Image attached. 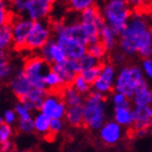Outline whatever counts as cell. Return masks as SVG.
Returning a JSON list of instances; mask_svg holds the SVG:
<instances>
[{"label":"cell","mask_w":152,"mask_h":152,"mask_svg":"<svg viewBox=\"0 0 152 152\" xmlns=\"http://www.w3.org/2000/svg\"><path fill=\"white\" fill-rule=\"evenodd\" d=\"M142 65L145 67V71L147 72V74L152 78V59H146L143 60Z\"/></svg>","instance_id":"obj_38"},{"label":"cell","mask_w":152,"mask_h":152,"mask_svg":"<svg viewBox=\"0 0 152 152\" xmlns=\"http://www.w3.org/2000/svg\"><path fill=\"white\" fill-rule=\"evenodd\" d=\"M9 88L16 98L22 100L32 91L33 86L22 69H18L9 80Z\"/></svg>","instance_id":"obj_10"},{"label":"cell","mask_w":152,"mask_h":152,"mask_svg":"<svg viewBox=\"0 0 152 152\" xmlns=\"http://www.w3.org/2000/svg\"><path fill=\"white\" fill-rule=\"evenodd\" d=\"M14 111H15L16 115L19 117V120H24V118H31L33 117L32 115V110H29L22 101H19L14 107Z\"/></svg>","instance_id":"obj_32"},{"label":"cell","mask_w":152,"mask_h":152,"mask_svg":"<svg viewBox=\"0 0 152 152\" xmlns=\"http://www.w3.org/2000/svg\"><path fill=\"white\" fill-rule=\"evenodd\" d=\"M108 97L100 92L90 91L84 102V126L89 129H101L105 121V102Z\"/></svg>","instance_id":"obj_1"},{"label":"cell","mask_w":152,"mask_h":152,"mask_svg":"<svg viewBox=\"0 0 152 152\" xmlns=\"http://www.w3.org/2000/svg\"><path fill=\"white\" fill-rule=\"evenodd\" d=\"M147 15L152 19V2H147Z\"/></svg>","instance_id":"obj_40"},{"label":"cell","mask_w":152,"mask_h":152,"mask_svg":"<svg viewBox=\"0 0 152 152\" xmlns=\"http://www.w3.org/2000/svg\"><path fill=\"white\" fill-rule=\"evenodd\" d=\"M138 36H136L128 27L124 29L121 34L120 47L124 53L133 54L137 52V42H138Z\"/></svg>","instance_id":"obj_13"},{"label":"cell","mask_w":152,"mask_h":152,"mask_svg":"<svg viewBox=\"0 0 152 152\" xmlns=\"http://www.w3.org/2000/svg\"><path fill=\"white\" fill-rule=\"evenodd\" d=\"M10 63V54L7 50H0V66Z\"/></svg>","instance_id":"obj_37"},{"label":"cell","mask_w":152,"mask_h":152,"mask_svg":"<svg viewBox=\"0 0 152 152\" xmlns=\"http://www.w3.org/2000/svg\"><path fill=\"white\" fill-rule=\"evenodd\" d=\"M64 128V121L63 118H53L50 122V134L57 135L60 134Z\"/></svg>","instance_id":"obj_36"},{"label":"cell","mask_w":152,"mask_h":152,"mask_svg":"<svg viewBox=\"0 0 152 152\" xmlns=\"http://www.w3.org/2000/svg\"><path fill=\"white\" fill-rule=\"evenodd\" d=\"M65 121L69 125L73 127L83 126L84 125V104L69 107L65 114Z\"/></svg>","instance_id":"obj_17"},{"label":"cell","mask_w":152,"mask_h":152,"mask_svg":"<svg viewBox=\"0 0 152 152\" xmlns=\"http://www.w3.org/2000/svg\"><path fill=\"white\" fill-rule=\"evenodd\" d=\"M1 124H3V118H2V113L0 111V125H1Z\"/></svg>","instance_id":"obj_41"},{"label":"cell","mask_w":152,"mask_h":152,"mask_svg":"<svg viewBox=\"0 0 152 152\" xmlns=\"http://www.w3.org/2000/svg\"><path fill=\"white\" fill-rule=\"evenodd\" d=\"M67 111V105L64 102L62 96L57 92L47 94L40 112L44 113L49 118H63Z\"/></svg>","instance_id":"obj_6"},{"label":"cell","mask_w":152,"mask_h":152,"mask_svg":"<svg viewBox=\"0 0 152 152\" xmlns=\"http://www.w3.org/2000/svg\"><path fill=\"white\" fill-rule=\"evenodd\" d=\"M0 152H3V150H2V148H1V146H0Z\"/></svg>","instance_id":"obj_42"},{"label":"cell","mask_w":152,"mask_h":152,"mask_svg":"<svg viewBox=\"0 0 152 152\" xmlns=\"http://www.w3.org/2000/svg\"><path fill=\"white\" fill-rule=\"evenodd\" d=\"M47 94L48 92L45 91V90L33 88L32 91L29 92L25 98L22 99V100H20V101H22L23 103H24L29 110H32V111H34V110H39V111H40V109H41V107H42V103H44L45 99H46Z\"/></svg>","instance_id":"obj_14"},{"label":"cell","mask_w":152,"mask_h":152,"mask_svg":"<svg viewBox=\"0 0 152 152\" xmlns=\"http://www.w3.org/2000/svg\"><path fill=\"white\" fill-rule=\"evenodd\" d=\"M33 21L24 16H13L11 21L13 32V46L18 49H26L28 35L33 26Z\"/></svg>","instance_id":"obj_7"},{"label":"cell","mask_w":152,"mask_h":152,"mask_svg":"<svg viewBox=\"0 0 152 152\" xmlns=\"http://www.w3.org/2000/svg\"><path fill=\"white\" fill-rule=\"evenodd\" d=\"M22 70L25 73V75L27 76V78L29 79L33 88L47 91V87H46V83H45V76H46L48 71L50 70V67L39 56L29 57L25 61Z\"/></svg>","instance_id":"obj_2"},{"label":"cell","mask_w":152,"mask_h":152,"mask_svg":"<svg viewBox=\"0 0 152 152\" xmlns=\"http://www.w3.org/2000/svg\"><path fill=\"white\" fill-rule=\"evenodd\" d=\"M18 129L23 134H32L35 132L34 127V118H24V120H19L16 123Z\"/></svg>","instance_id":"obj_31"},{"label":"cell","mask_w":152,"mask_h":152,"mask_svg":"<svg viewBox=\"0 0 152 152\" xmlns=\"http://www.w3.org/2000/svg\"><path fill=\"white\" fill-rule=\"evenodd\" d=\"M2 118L3 123L7 124V125H10V126H13L19 121V117L16 115L14 109H7V110H4L2 112Z\"/></svg>","instance_id":"obj_34"},{"label":"cell","mask_w":152,"mask_h":152,"mask_svg":"<svg viewBox=\"0 0 152 152\" xmlns=\"http://www.w3.org/2000/svg\"><path fill=\"white\" fill-rule=\"evenodd\" d=\"M113 100L115 109H130V100L123 94H116Z\"/></svg>","instance_id":"obj_35"},{"label":"cell","mask_w":152,"mask_h":152,"mask_svg":"<svg viewBox=\"0 0 152 152\" xmlns=\"http://www.w3.org/2000/svg\"><path fill=\"white\" fill-rule=\"evenodd\" d=\"M61 96L63 98L64 102L69 107H75V105H82L85 102L84 96L80 95L77 90H75L73 86H65L61 90Z\"/></svg>","instance_id":"obj_15"},{"label":"cell","mask_w":152,"mask_h":152,"mask_svg":"<svg viewBox=\"0 0 152 152\" xmlns=\"http://www.w3.org/2000/svg\"><path fill=\"white\" fill-rule=\"evenodd\" d=\"M94 4L95 2L91 0H71L69 2V7L71 8V10L79 13H82L83 11H85L86 9L90 8Z\"/></svg>","instance_id":"obj_30"},{"label":"cell","mask_w":152,"mask_h":152,"mask_svg":"<svg viewBox=\"0 0 152 152\" xmlns=\"http://www.w3.org/2000/svg\"><path fill=\"white\" fill-rule=\"evenodd\" d=\"M45 83H46V87H47V90H51V92H54L57 90H62L64 87L63 82L62 79L60 78V76L58 75L54 71L50 70L48 71L46 76H45Z\"/></svg>","instance_id":"obj_19"},{"label":"cell","mask_w":152,"mask_h":152,"mask_svg":"<svg viewBox=\"0 0 152 152\" xmlns=\"http://www.w3.org/2000/svg\"><path fill=\"white\" fill-rule=\"evenodd\" d=\"M69 60L78 61L87 53V47L78 41L67 37H54Z\"/></svg>","instance_id":"obj_11"},{"label":"cell","mask_w":152,"mask_h":152,"mask_svg":"<svg viewBox=\"0 0 152 152\" xmlns=\"http://www.w3.org/2000/svg\"><path fill=\"white\" fill-rule=\"evenodd\" d=\"M38 56L48 64V65H54V64L63 63L67 60L66 56L64 53L63 49L58 44L56 38H52L45 47H42L38 51Z\"/></svg>","instance_id":"obj_8"},{"label":"cell","mask_w":152,"mask_h":152,"mask_svg":"<svg viewBox=\"0 0 152 152\" xmlns=\"http://www.w3.org/2000/svg\"><path fill=\"white\" fill-rule=\"evenodd\" d=\"M134 15L133 9L126 1L114 0L104 6L103 16L109 22V25L113 24H127L126 21Z\"/></svg>","instance_id":"obj_4"},{"label":"cell","mask_w":152,"mask_h":152,"mask_svg":"<svg viewBox=\"0 0 152 152\" xmlns=\"http://www.w3.org/2000/svg\"><path fill=\"white\" fill-rule=\"evenodd\" d=\"M101 10L99 8L98 4H94L90 8L86 9L85 11H83L80 13V18H79V21L83 23V24H94L96 21V19L98 18L100 14H101Z\"/></svg>","instance_id":"obj_22"},{"label":"cell","mask_w":152,"mask_h":152,"mask_svg":"<svg viewBox=\"0 0 152 152\" xmlns=\"http://www.w3.org/2000/svg\"><path fill=\"white\" fill-rule=\"evenodd\" d=\"M34 127H35V132L39 135H48L50 134V122L51 118L46 116L44 113L38 111L34 115Z\"/></svg>","instance_id":"obj_18"},{"label":"cell","mask_w":152,"mask_h":152,"mask_svg":"<svg viewBox=\"0 0 152 152\" xmlns=\"http://www.w3.org/2000/svg\"><path fill=\"white\" fill-rule=\"evenodd\" d=\"M13 136V127L7 124L0 125V146L2 143L11 140V137Z\"/></svg>","instance_id":"obj_33"},{"label":"cell","mask_w":152,"mask_h":152,"mask_svg":"<svg viewBox=\"0 0 152 152\" xmlns=\"http://www.w3.org/2000/svg\"><path fill=\"white\" fill-rule=\"evenodd\" d=\"M53 10V1L51 0H25L23 15L33 22L45 21Z\"/></svg>","instance_id":"obj_5"},{"label":"cell","mask_w":152,"mask_h":152,"mask_svg":"<svg viewBox=\"0 0 152 152\" xmlns=\"http://www.w3.org/2000/svg\"><path fill=\"white\" fill-rule=\"evenodd\" d=\"M51 70L54 71L58 75L60 76V78L63 82L64 87L65 86H71L73 84L74 79L76 76L80 74V67H79L78 61L69 60L64 61L63 63L54 64L51 66Z\"/></svg>","instance_id":"obj_9"},{"label":"cell","mask_w":152,"mask_h":152,"mask_svg":"<svg viewBox=\"0 0 152 152\" xmlns=\"http://www.w3.org/2000/svg\"><path fill=\"white\" fill-rule=\"evenodd\" d=\"M100 41L103 42V45H104L105 48H107L108 50H111L112 48L115 46L114 34L111 31V28L109 27L108 24L102 28L101 33H100Z\"/></svg>","instance_id":"obj_25"},{"label":"cell","mask_w":152,"mask_h":152,"mask_svg":"<svg viewBox=\"0 0 152 152\" xmlns=\"http://www.w3.org/2000/svg\"><path fill=\"white\" fill-rule=\"evenodd\" d=\"M12 11L9 9L7 3L2 0H0V28L8 23H11L13 19Z\"/></svg>","instance_id":"obj_28"},{"label":"cell","mask_w":152,"mask_h":152,"mask_svg":"<svg viewBox=\"0 0 152 152\" xmlns=\"http://www.w3.org/2000/svg\"><path fill=\"white\" fill-rule=\"evenodd\" d=\"M1 148H2L3 152H13L14 151V150H13L14 146H13V142L11 141V140L2 143V145H1Z\"/></svg>","instance_id":"obj_39"},{"label":"cell","mask_w":152,"mask_h":152,"mask_svg":"<svg viewBox=\"0 0 152 152\" xmlns=\"http://www.w3.org/2000/svg\"><path fill=\"white\" fill-rule=\"evenodd\" d=\"M103 61H100L98 59L94 58L92 56H90L89 53H86L84 57H82L78 60V64H79V67H80V71H85V70H89V69H92V67L99 66Z\"/></svg>","instance_id":"obj_26"},{"label":"cell","mask_w":152,"mask_h":152,"mask_svg":"<svg viewBox=\"0 0 152 152\" xmlns=\"http://www.w3.org/2000/svg\"><path fill=\"white\" fill-rule=\"evenodd\" d=\"M13 152H22V151H16V150H15V151H13Z\"/></svg>","instance_id":"obj_44"},{"label":"cell","mask_w":152,"mask_h":152,"mask_svg":"<svg viewBox=\"0 0 152 152\" xmlns=\"http://www.w3.org/2000/svg\"><path fill=\"white\" fill-rule=\"evenodd\" d=\"M137 52L141 58L150 59L152 56V33L151 31H147L140 35L137 42Z\"/></svg>","instance_id":"obj_16"},{"label":"cell","mask_w":152,"mask_h":152,"mask_svg":"<svg viewBox=\"0 0 152 152\" xmlns=\"http://www.w3.org/2000/svg\"><path fill=\"white\" fill-rule=\"evenodd\" d=\"M115 121L121 125H132L134 121L130 109H115Z\"/></svg>","instance_id":"obj_23"},{"label":"cell","mask_w":152,"mask_h":152,"mask_svg":"<svg viewBox=\"0 0 152 152\" xmlns=\"http://www.w3.org/2000/svg\"><path fill=\"white\" fill-rule=\"evenodd\" d=\"M107 52H108V49L105 48V46L101 41L94 45H89L87 47V53H89L90 56H92L94 58H96V59H98L100 61L104 60Z\"/></svg>","instance_id":"obj_24"},{"label":"cell","mask_w":152,"mask_h":152,"mask_svg":"<svg viewBox=\"0 0 152 152\" xmlns=\"http://www.w3.org/2000/svg\"><path fill=\"white\" fill-rule=\"evenodd\" d=\"M13 45V32L11 23L0 28V50H7Z\"/></svg>","instance_id":"obj_20"},{"label":"cell","mask_w":152,"mask_h":152,"mask_svg":"<svg viewBox=\"0 0 152 152\" xmlns=\"http://www.w3.org/2000/svg\"><path fill=\"white\" fill-rule=\"evenodd\" d=\"M52 27L47 21H38L33 23L28 35L26 49L29 51H39L52 39Z\"/></svg>","instance_id":"obj_3"},{"label":"cell","mask_w":152,"mask_h":152,"mask_svg":"<svg viewBox=\"0 0 152 152\" xmlns=\"http://www.w3.org/2000/svg\"><path fill=\"white\" fill-rule=\"evenodd\" d=\"M72 86H73L74 88H75V90H77V91L80 94V95H88V94H90V89H91L92 86L89 85L88 83L86 82L85 79L83 78L80 75H77L76 76V78L74 79L73 84H72Z\"/></svg>","instance_id":"obj_29"},{"label":"cell","mask_w":152,"mask_h":152,"mask_svg":"<svg viewBox=\"0 0 152 152\" xmlns=\"http://www.w3.org/2000/svg\"><path fill=\"white\" fill-rule=\"evenodd\" d=\"M107 62L103 61L99 66H96V67H92V69H89V70H85V71H82L79 75L82 76L83 78L85 79L86 82L88 83L89 85L94 86L96 82H97V79L100 77L101 75L102 71L104 70L105 65H107Z\"/></svg>","instance_id":"obj_21"},{"label":"cell","mask_w":152,"mask_h":152,"mask_svg":"<svg viewBox=\"0 0 152 152\" xmlns=\"http://www.w3.org/2000/svg\"><path fill=\"white\" fill-rule=\"evenodd\" d=\"M134 103L138 107H147L152 103V90L148 89L146 91L140 92L134 97Z\"/></svg>","instance_id":"obj_27"},{"label":"cell","mask_w":152,"mask_h":152,"mask_svg":"<svg viewBox=\"0 0 152 152\" xmlns=\"http://www.w3.org/2000/svg\"><path fill=\"white\" fill-rule=\"evenodd\" d=\"M150 31H151V33H152V26H150Z\"/></svg>","instance_id":"obj_43"},{"label":"cell","mask_w":152,"mask_h":152,"mask_svg":"<svg viewBox=\"0 0 152 152\" xmlns=\"http://www.w3.org/2000/svg\"><path fill=\"white\" fill-rule=\"evenodd\" d=\"M121 137V127L120 125L115 122H108L105 123L102 128L100 129V139L102 142L108 145V146H113L118 141Z\"/></svg>","instance_id":"obj_12"}]
</instances>
